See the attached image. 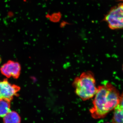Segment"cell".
Returning a JSON list of instances; mask_svg holds the SVG:
<instances>
[{
    "label": "cell",
    "mask_w": 123,
    "mask_h": 123,
    "mask_svg": "<svg viewBox=\"0 0 123 123\" xmlns=\"http://www.w3.org/2000/svg\"><path fill=\"white\" fill-rule=\"evenodd\" d=\"M120 95L113 85L104 82L99 86L93 102V107L90 110L93 118H104L118 105Z\"/></svg>",
    "instance_id": "obj_1"
},
{
    "label": "cell",
    "mask_w": 123,
    "mask_h": 123,
    "mask_svg": "<svg viewBox=\"0 0 123 123\" xmlns=\"http://www.w3.org/2000/svg\"><path fill=\"white\" fill-rule=\"evenodd\" d=\"M73 85L77 96L84 101L94 97L98 90L94 75L90 71L84 72L76 77Z\"/></svg>",
    "instance_id": "obj_2"
},
{
    "label": "cell",
    "mask_w": 123,
    "mask_h": 123,
    "mask_svg": "<svg viewBox=\"0 0 123 123\" xmlns=\"http://www.w3.org/2000/svg\"><path fill=\"white\" fill-rule=\"evenodd\" d=\"M104 20L111 30H123V2L111 9Z\"/></svg>",
    "instance_id": "obj_3"
},
{
    "label": "cell",
    "mask_w": 123,
    "mask_h": 123,
    "mask_svg": "<svg viewBox=\"0 0 123 123\" xmlns=\"http://www.w3.org/2000/svg\"><path fill=\"white\" fill-rule=\"evenodd\" d=\"M20 90V86L10 84L7 79L0 81V100L11 102L14 96L18 95V92Z\"/></svg>",
    "instance_id": "obj_4"
},
{
    "label": "cell",
    "mask_w": 123,
    "mask_h": 123,
    "mask_svg": "<svg viewBox=\"0 0 123 123\" xmlns=\"http://www.w3.org/2000/svg\"><path fill=\"white\" fill-rule=\"evenodd\" d=\"M0 70L2 75L8 78L12 77L17 79L20 76L21 67L18 62L9 60L1 66Z\"/></svg>",
    "instance_id": "obj_5"
},
{
    "label": "cell",
    "mask_w": 123,
    "mask_h": 123,
    "mask_svg": "<svg viewBox=\"0 0 123 123\" xmlns=\"http://www.w3.org/2000/svg\"><path fill=\"white\" fill-rule=\"evenodd\" d=\"M114 110L112 123H123V93L120 95L119 103Z\"/></svg>",
    "instance_id": "obj_6"
},
{
    "label": "cell",
    "mask_w": 123,
    "mask_h": 123,
    "mask_svg": "<svg viewBox=\"0 0 123 123\" xmlns=\"http://www.w3.org/2000/svg\"><path fill=\"white\" fill-rule=\"evenodd\" d=\"M21 117L17 112L10 111L3 117L4 123H20Z\"/></svg>",
    "instance_id": "obj_7"
},
{
    "label": "cell",
    "mask_w": 123,
    "mask_h": 123,
    "mask_svg": "<svg viewBox=\"0 0 123 123\" xmlns=\"http://www.w3.org/2000/svg\"><path fill=\"white\" fill-rule=\"evenodd\" d=\"M10 111V102L6 100H0V117L3 118Z\"/></svg>",
    "instance_id": "obj_8"
},
{
    "label": "cell",
    "mask_w": 123,
    "mask_h": 123,
    "mask_svg": "<svg viewBox=\"0 0 123 123\" xmlns=\"http://www.w3.org/2000/svg\"><path fill=\"white\" fill-rule=\"evenodd\" d=\"M122 1H123V0H122Z\"/></svg>",
    "instance_id": "obj_9"
},
{
    "label": "cell",
    "mask_w": 123,
    "mask_h": 123,
    "mask_svg": "<svg viewBox=\"0 0 123 123\" xmlns=\"http://www.w3.org/2000/svg\"></svg>",
    "instance_id": "obj_10"
},
{
    "label": "cell",
    "mask_w": 123,
    "mask_h": 123,
    "mask_svg": "<svg viewBox=\"0 0 123 123\" xmlns=\"http://www.w3.org/2000/svg\"></svg>",
    "instance_id": "obj_11"
}]
</instances>
